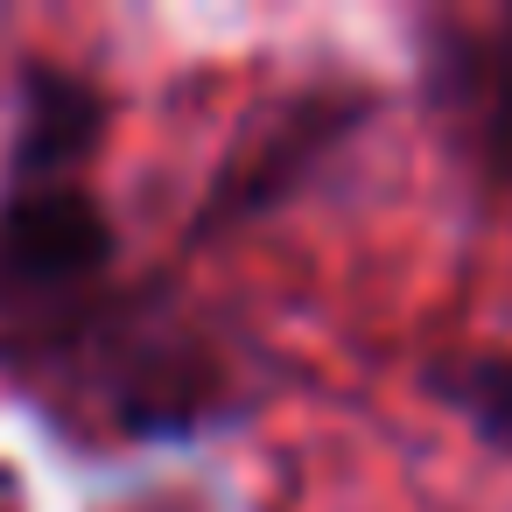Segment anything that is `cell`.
Here are the masks:
<instances>
[{
    "label": "cell",
    "instance_id": "2",
    "mask_svg": "<svg viewBox=\"0 0 512 512\" xmlns=\"http://www.w3.org/2000/svg\"><path fill=\"white\" fill-rule=\"evenodd\" d=\"M435 393L456 414H470L477 435L512 449V351H470V358L435 365Z\"/></svg>",
    "mask_w": 512,
    "mask_h": 512
},
{
    "label": "cell",
    "instance_id": "1",
    "mask_svg": "<svg viewBox=\"0 0 512 512\" xmlns=\"http://www.w3.org/2000/svg\"><path fill=\"white\" fill-rule=\"evenodd\" d=\"M113 260V225L71 169H22L0 211V302L57 309L85 295Z\"/></svg>",
    "mask_w": 512,
    "mask_h": 512
}]
</instances>
